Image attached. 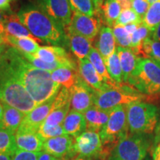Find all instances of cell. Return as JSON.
Returning a JSON list of instances; mask_svg holds the SVG:
<instances>
[{
  "label": "cell",
  "instance_id": "36",
  "mask_svg": "<svg viewBox=\"0 0 160 160\" xmlns=\"http://www.w3.org/2000/svg\"><path fill=\"white\" fill-rule=\"evenodd\" d=\"M142 23V19L138 16L136 12L131 8L122 10L119 18L116 22L115 25L125 26L128 24H139Z\"/></svg>",
  "mask_w": 160,
  "mask_h": 160
},
{
  "label": "cell",
  "instance_id": "40",
  "mask_svg": "<svg viewBox=\"0 0 160 160\" xmlns=\"http://www.w3.org/2000/svg\"><path fill=\"white\" fill-rule=\"evenodd\" d=\"M151 4L148 0H132L131 7L132 9L142 19H143L145 15L148 11Z\"/></svg>",
  "mask_w": 160,
  "mask_h": 160
},
{
  "label": "cell",
  "instance_id": "58",
  "mask_svg": "<svg viewBox=\"0 0 160 160\" xmlns=\"http://www.w3.org/2000/svg\"><path fill=\"white\" fill-rule=\"evenodd\" d=\"M55 160H60V159H55Z\"/></svg>",
  "mask_w": 160,
  "mask_h": 160
},
{
  "label": "cell",
  "instance_id": "44",
  "mask_svg": "<svg viewBox=\"0 0 160 160\" xmlns=\"http://www.w3.org/2000/svg\"><path fill=\"white\" fill-rule=\"evenodd\" d=\"M5 15H4L0 11V35L4 36L5 33Z\"/></svg>",
  "mask_w": 160,
  "mask_h": 160
},
{
  "label": "cell",
  "instance_id": "54",
  "mask_svg": "<svg viewBox=\"0 0 160 160\" xmlns=\"http://www.w3.org/2000/svg\"><path fill=\"white\" fill-rule=\"evenodd\" d=\"M148 2L151 4V5H152V4L156 2L159 1V0H148Z\"/></svg>",
  "mask_w": 160,
  "mask_h": 160
},
{
  "label": "cell",
  "instance_id": "10",
  "mask_svg": "<svg viewBox=\"0 0 160 160\" xmlns=\"http://www.w3.org/2000/svg\"><path fill=\"white\" fill-rule=\"evenodd\" d=\"M102 22L98 16L88 17L78 12H72L71 23L68 28L93 41L102 27Z\"/></svg>",
  "mask_w": 160,
  "mask_h": 160
},
{
  "label": "cell",
  "instance_id": "9",
  "mask_svg": "<svg viewBox=\"0 0 160 160\" xmlns=\"http://www.w3.org/2000/svg\"><path fill=\"white\" fill-rule=\"evenodd\" d=\"M102 152V143L99 133L85 131L76 138L73 147L65 160H73L79 158L99 159Z\"/></svg>",
  "mask_w": 160,
  "mask_h": 160
},
{
  "label": "cell",
  "instance_id": "43",
  "mask_svg": "<svg viewBox=\"0 0 160 160\" xmlns=\"http://www.w3.org/2000/svg\"><path fill=\"white\" fill-rule=\"evenodd\" d=\"M153 143H154V146L158 143H160V119L158 122L155 129V138L153 139Z\"/></svg>",
  "mask_w": 160,
  "mask_h": 160
},
{
  "label": "cell",
  "instance_id": "14",
  "mask_svg": "<svg viewBox=\"0 0 160 160\" xmlns=\"http://www.w3.org/2000/svg\"><path fill=\"white\" fill-rule=\"evenodd\" d=\"M34 55L48 63L59 62L64 67L77 68L74 61L69 57L67 51L59 46H40Z\"/></svg>",
  "mask_w": 160,
  "mask_h": 160
},
{
  "label": "cell",
  "instance_id": "49",
  "mask_svg": "<svg viewBox=\"0 0 160 160\" xmlns=\"http://www.w3.org/2000/svg\"><path fill=\"white\" fill-rule=\"evenodd\" d=\"M92 1H93V4H94L95 9H96V13H97V12L99 11L100 8H101L102 5V4L105 0H92Z\"/></svg>",
  "mask_w": 160,
  "mask_h": 160
},
{
  "label": "cell",
  "instance_id": "2",
  "mask_svg": "<svg viewBox=\"0 0 160 160\" xmlns=\"http://www.w3.org/2000/svg\"><path fill=\"white\" fill-rule=\"evenodd\" d=\"M17 15L27 29L41 41L54 45H63L67 42L63 28L39 6H23Z\"/></svg>",
  "mask_w": 160,
  "mask_h": 160
},
{
  "label": "cell",
  "instance_id": "47",
  "mask_svg": "<svg viewBox=\"0 0 160 160\" xmlns=\"http://www.w3.org/2000/svg\"><path fill=\"white\" fill-rule=\"evenodd\" d=\"M151 37L153 40L160 42V23L159 25L157 26V29H156L153 32H152Z\"/></svg>",
  "mask_w": 160,
  "mask_h": 160
},
{
  "label": "cell",
  "instance_id": "17",
  "mask_svg": "<svg viewBox=\"0 0 160 160\" xmlns=\"http://www.w3.org/2000/svg\"><path fill=\"white\" fill-rule=\"evenodd\" d=\"M78 72L80 77L95 91H100L107 85L88 59H78Z\"/></svg>",
  "mask_w": 160,
  "mask_h": 160
},
{
  "label": "cell",
  "instance_id": "28",
  "mask_svg": "<svg viewBox=\"0 0 160 160\" xmlns=\"http://www.w3.org/2000/svg\"><path fill=\"white\" fill-rule=\"evenodd\" d=\"M87 59L91 62L92 65H93V67L95 68V69L97 70L98 73L101 76V77L102 78L103 82L105 84L108 85H119V84L116 83L113 79H111V77H110L108 72L107 68L105 64V61H104L102 57L99 53V52L97 51V48L92 47L90 51L88 56Z\"/></svg>",
  "mask_w": 160,
  "mask_h": 160
},
{
  "label": "cell",
  "instance_id": "15",
  "mask_svg": "<svg viewBox=\"0 0 160 160\" xmlns=\"http://www.w3.org/2000/svg\"><path fill=\"white\" fill-rule=\"evenodd\" d=\"M74 143L73 137L69 135L46 139L44 142L42 151L51 155L56 159L65 160Z\"/></svg>",
  "mask_w": 160,
  "mask_h": 160
},
{
  "label": "cell",
  "instance_id": "1",
  "mask_svg": "<svg viewBox=\"0 0 160 160\" xmlns=\"http://www.w3.org/2000/svg\"><path fill=\"white\" fill-rule=\"evenodd\" d=\"M3 57L37 106L57 97L61 85L53 81L51 72L35 68L13 47L7 48Z\"/></svg>",
  "mask_w": 160,
  "mask_h": 160
},
{
  "label": "cell",
  "instance_id": "18",
  "mask_svg": "<svg viewBox=\"0 0 160 160\" xmlns=\"http://www.w3.org/2000/svg\"><path fill=\"white\" fill-rule=\"evenodd\" d=\"M66 40L68 42L70 49L78 59L88 57L92 48V40L78 34L69 28L65 29Z\"/></svg>",
  "mask_w": 160,
  "mask_h": 160
},
{
  "label": "cell",
  "instance_id": "55",
  "mask_svg": "<svg viewBox=\"0 0 160 160\" xmlns=\"http://www.w3.org/2000/svg\"><path fill=\"white\" fill-rule=\"evenodd\" d=\"M116 1L119 2H126V1H132V0H116Z\"/></svg>",
  "mask_w": 160,
  "mask_h": 160
},
{
  "label": "cell",
  "instance_id": "5",
  "mask_svg": "<svg viewBox=\"0 0 160 160\" xmlns=\"http://www.w3.org/2000/svg\"><path fill=\"white\" fill-rule=\"evenodd\" d=\"M130 133L151 134L156 129L159 117L157 106L145 102H134L125 105Z\"/></svg>",
  "mask_w": 160,
  "mask_h": 160
},
{
  "label": "cell",
  "instance_id": "4",
  "mask_svg": "<svg viewBox=\"0 0 160 160\" xmlns=\"http://www.w3.org/2000/svg\"><path fill=\"white\" fill-rule=\"evenodd\" d=\"M148 97L127 83L113 86L106 85L102 90L95 91L93 105L110 111L118 106L128 105L134 102H143Z\"/></svg>",
  "mask_w": 160,
  "mask_h": 160
},
{
  "label": "cell",
  "instance_id": "3",
  "mask_svg": "<svg viewBox=\"0 0 160 160\" xmlns=\"http://www.w3.org/2000/svg\"><path fill=\"white\" fill-rule=\"evenodd\" d=\"M0 101L25 114L37 106L3 56L0 59Z\"/></svg>",
  "mask_w": 160,
  "mask_h": 160
},
{
  "label": "cell",
  "instance_id": "51",
  "mask_svg": "<svg viewBox=\"0 0 160 160\" xmlns=\"http://www.w3.org/2000/svg\"><path fill=\"white\" fill-rule=\"evenodd\" d=\"M13 156L6 154V153H1L0 154V160H12Z\"/></svg>",
  "mask_w": 160,
  "mask_h": 160
},
{
  "label": "cell",
  "instance_id": "32",
  "mask_svg": "<svg viewBox=\"0 0 160 160\" xmlns=\"http://www.w3.org/2000/svg\"><path fill=\"white\" fill-rule=\"evenodd\" d=\"M142 57L154 60L160 64V42L153 40L151 37L147 38L142 45Z\"/></svg>",
  "mask_w": 160,
  "mask_h": 160
},
{
  "label": "cell",
  "instance_id": "39",
  "mask_svg": "<svg viewBox=\"0 0 160 160\" xmlns=\"http://www.w3.org/2000/svg\"><path fill=\"white\" fill-rule=\"evenodd\" d=\"M38 133L45 139H51L60 136L67 135L65 130L63 128L62 125H59L57 126H48L45 124H42L38 130Z\"/></svg>",
  "mask_w": 160,
  "mask_h": 160
},
{
  "label": "cell",
  "instance_id": "27",
  "mask_svg": "<svg viewBox=\"0 0 160 160\" xmlns=\"http://www.w3.org/2000/svg\"><path fill=\"white\" fill-rule=\"evenodd\" d=\"M53 82L70 89L75 85L79 77L78 69L69 67H61L51 72Z\"/></svg>",
  "mask_w": 160,
  "mask_h": 160
},
{
  "label": "cell",
  "instance_id": "8",
  "mask_svg": "<svg viewBox=\"0 0 160 160\" xmlns=\"http://www.w3.org/2000/svg\"><path fill=\"white\" fill-rule=\"evenodd\" d=\"M151 146L145 134L128 133L115 146L108 160H144Z\"/></svg>",
  "mask_w": 160,
  "mask_h": 160
},
{
  "label": "cell",
  "instance_id": "26",
  "mask_svg": "<svg viewBox=\"0 0 160 160\" xmlns=\"http://www.w3.org/2000/svg\"><path fill=\"white\" fill-rule=\"evenodd\" d=\"M3 39L4 42L6 45L14 48L22 53L34 54L40 48L37 40L31 39V38H20L10 35H4Z\"/></svg>",
  "mask_w": 160,
  "mask_h": 160
},
{
  "label": "cell",
  "instance_id": "24",
  "mask_svg": "<svg viewBox=\"0 0 160 160\" xmlns=\"http://www.w3.org/2000/svg\"><path fill=\"white\" fill-rule=\"evenodd\" d=\"M122 12V7L116 0H105L101 8L96 13L105 26L113 28Z\"/></svg>",
  "mask_w": 160,
  "mask_h": 160
},
{
  "label": "cell",
  "instance_id": "38",
  "mask_svg": "<svg viewBox=\"0 0 160 160\" xmlns=\"http://www.w3.org/2000/svg\"><path fill=\"white\" fill-rule=\"evenodd\" d=\"M113 33L114 35L116 43L119 47L130 48L131 45V35L128 33L125 26L114 25L113 28Z\"/></svg>",
  "mask_w": 160,
  "mask_h": 160
},
{
  "label": "cell",
  "instance_id": "56",
  "mask_svg": "<svg viewBox=\"0 0 160 160\" xmlns=\"http://www.w3.org/2000/svg\"><path fill=\"white\" fill-rule=\"evenodd\" d=\"M76 160H92V159H85V158H79V159H77Z\"/></svg>",
  "mask_w": 160,
  "mask_h": 160
},
{
  "label": "cell",
  "instance_id": "34",
  "mask_svg": "<svg viewBox=\"0 0 160 160\" xmlns=\"http://www.w3.org/2000/svg\"><path fill=\"white\" fill-rule=\"evenodd\" d=\"M72 12L75 11L82 14L94 17L96 9L92 0H68Z\"/></svg>",
  "mask_w": 160,
  "mask_h": 160
},
{
  "label": "cell",
  "instance_id": "21",
  "mask_svg": "<svg viewBox=\"0 0 160 160\" xmlns=\"http://www.w3.org/2000/svg\"><path fill=\"white\" fill-rule=\"evenodd\" d=\"M3 117L0 123V129L15 135L26 114L5 103H3Z\"/></svg>",
  "mask_w": 160,
  "mask_h": 160
},
{
  "label": "cell",
  "instance_id": "6",
  "mask_svg": "<svg viewBox=\"0 0 160 160\" xmlns=\"http://www.w3.org/2000/svg\"><path fill=\"white\" fill-rule=\"evenodd\" d=\"M129 133L125 105L111 110L108 121L99 132L102 143L100 160H108L112 151L119 141Z\"/></svg>",
  "mask_w": 160,
  "mask_h": 160
},
{
  "label": "cell",
  "instance_id": "12",
  "mask_svg": "<svg viewBox=\"0 0 160 160\" xmlns=\"http://www.w3.org/2000/svg\"><path fill=\"white\" fill-rule=\"evenodd\" d=\"M69 90L71 94V110L84 113L93 105L95 91L80 76L75 85Z\"/></svg>",
  "mask_w": 160,
  "mask_h": 160
},
{
  "label": "cell",
  "instance_id": "35",
  "mask_svg": "<svg viewBox=\"0 0 160 160\" xmlns=\"http://www.w3.org/2000/svg\"><path fill=\"white\" fill-rule=\"evenodd\" d=\"M71 105L60 108L57 109H52L51 113L46 118L44 124L48 126H57L62 125L64 120L70 111Z\"/></svg>",
  "mask_w": 160,
  "mask_h": 160
},
{
  "label": "cell",
  "instance_id": "57",
  "mask_svg": "<svg viewBox=\"0 0 160 160\" xmlns=\"http://www.w3.org/2000/svg\"><path fill=\"white\" fill-rule=\"evenodd\" d=\"M144 160H149V159H144Z\"/></svg>",
  "mask_w": 160,
  "mask_h": 160
},
{
  "label": "cell",
  "instance_id": "22",
  "mask_svg": "<svg viewBox=\"0 0 160 160\" xmlns=\"http://www.w3.org/2000/svg\"><path fill=\"white\" fill-rule=\"evenodd\" d=\"M117 51L122 71L123 83H127L130 77L137 68V64L142 57L136 55L131 48H125L118 46Z\"/></svg>",
  "mask_w": 160,
  "mask_h": 160
},
{
  "label": "cell",
  "instance_id": "53",
  "mask_svg": "<svg viewBox=\"0 0 160 160\" xmlns=\"http://www.w3.org/2000/svg\"><path fill=\"white\" fill-rule=\"evenodd\" d=\"M2 44H5V42H4V39H3V36L0 35V45H2Z\"/></svg>",
  "mask_w": 160,
  "mask_h": 160
},
{
  "label": "cell",
  "instance_id": "41",
  "mask_svg": "<svg viewBox=\"0 0 160 160\" xmlns=\"http://www.w3.org/2000/svg\"><path fill=\"white\" fill-rule=\"evenodd\" d=\"M41 152L32 153L17 150L12 157V160H37L41 154Z\"/></svg>",
  "mask_w": 160,
  "mask_h": 160
},
{
  "label": "cell",
  "instance_id": "20",
  "mask_svg": "<svg viewBox=\"0 0 160 160\" xmlns=\"http://www.w3.org/2000/svg\"><path fill=\"white\" fill-rule=\"evenodd\" d=\"M111 111H104L93 105L83 113L86 122V131L99 133L108 121Z\"/></svg>",
  "mask_w": 160,
  "mask_h": 160
},
{
  "label": "cell",
  "instance_id": "50",
  "mask_svg": "<svg viewBox=\"0 0 160 160\" xmlns=\"http://www.w3.org/2000/svg\"><path fill=\"white\" fill-rule=\"evenodd\" d=\"M8 46V45H7L6 44H2V45H0V59H2V57L4 53H5V51L7 50Z\"/></svg>",
  "mask_w": 160,
  "mask_h": 160
},
{
  "label": "cell",
  "instance_id": "48",
  "mask_svg": "<svg viewBox=\"0 0 160 160\" xmlns=\"http://www.w3.org/2000/svg\"><path fill=\"white\" fill-rule=\"evenodd\" d=\"M55 159L56 158L52 157L51 155H50L44 151H42L41 154H40L39 157L38 158L37 160H55Z\"/></svg>",
  "mask_w": 160,
  "mask_h": 160
},
{
  "label": "cell",
  "instance_id": "16",
  "mask_svg": "<svg viewBox=\"0 0 160 160\" xmlns=\"http://www.w3.org/2000/svg\"><path fill=\"white\" fill-rule=\"evenodd\" d=\"M14 137L17 150L32 153L42 151L45 139L38 132L17 131Z\"/></svg>",
  "mask_w": 160,
  "mask_h": 160
},
{
  "label": "cell",
  "instance_id": "46",
  "mask_svg": "<svg viewBox=\"0 0 160 160\" xmlns=\"http://www.w3.org/2000/svg\"><path fill=\"white\" fill-rule=\"evenodd\" d=\"M153 160H160V143L154 146L153 150Z\"/></svg>",
  "mask_w": 160,
  "mask_h": 160
},
{
  "label": "cell",
  "instance_id": "11",
  "mask_svg": "<svg viewBox=\"0 0 160 160\" xmlns=\"http://www.w3.org/2000/svg\"><path fill=\"white\" fill-rule=\"evenodd\" d=\"M39 7L65 30L71 23L72 10L68 0H37Z\"/></svg>",
  "mask_w": 160,
  "mask_h": 160
},
{
  "label": "cell",
  "instance_id": "13",
  "mask_svg": "<svg viewBox=\"0 0 160 160\" xmlns=\"http://www.w3.org/2000/svg\"><path fill=\"white\" fill-rule=\"evenodd\" d=\"M55 98L56 97L37 106L34 109L27 113L17 131L37 132L40 126L42 125L51 113Z\"/></svg>",
  "mask_w": 160,
  "mask_h": 160
},
{
  "label": "cell",
  "instance_id": "37",
  "mask_svg": "<svg viewBox=\"0 0 160 160\" xmlns=\"http://www.w3.org/2000/svg\"><path fill=\"white\" fill-rule=\"evenodd\" d=\"M22 53V52H21ZM25 59H28V61L32 65L34 66L38 69L44 70V71H47L52 72L54 71L57 68H59L64 67V66L59 62H54V63H48L46 62L42 61V59H39V58L36 57L34 54H31V53H22Z\"/></svg>",
  "mask_w": 160,
  "mask_h": 160
},
{
  "label": "cell",
  "instance_id": "23",
  "mask_svg": "<svg viewBox=\"0 0 160 160\" xmlns=\"http://www.w3.org/2000/svg\"><path fill=\"white\" fill-rule=\"evenodd\" d=\"M66 134L77 138L86 131V122L83 113L71 110L62 123Z\"/></svg>",
  "mask_w": 160,
  "mask_h": 160
},
{
  "label": "cell",
  "instance_id": "45",
  "mask_svg": "<svg viewBox=\"0 0 160 160\" xmlns=\"http://www.w3.org/2000/svg\"><path fill=\"white\" fill-rule=\"evenodd\" d=\"M139 25H140L139 24H128V25L125 26V28L130 35H132Z\"/></svg>",
  "mask_w": 160,
  "mask_h": 160
},
{
  "label": "cell",
  "instance_id": "30",
  "mask_svg": "<svg viewBox=\"0 0 160 160\" xmlns=\"http://www.w3.org/2000/svg\"><path fill=\"white\" fill-rule=\"evenodd\" d=\"M105 64L111 79L117 84L123 83L122 71L117 50L111 57L105 60Z\"/></svg>",
  "mask_w": 160,
  "mask_h": 160
},
{
  "label": "cell",
  "instance_id": "42",
  "mask_svg": "<svg viewBox=\"0 0 160 160\" xmlns=\"http://www.w3.org/2000/svg\"><path fill=\"white\" fill-rule=\"evenodd\" d=\"M11 1L14 0H0V11H9L11 9Z\"/></svg>",
  "mask_w": 160,
  "mask_h": 160
},
{
  "label": "cell",
  "instance_id": "33",
  "mask_svg": "<svg viewBox=\"0 0 160 160\" xmlns=\"http://www.w3.org/2000/svg\"><path fill=\"white\" fill-rule=\"evenodd\" d=\"M17 151L14 135L5 130L0 129V154L6 153L13 156Z\"/></svg>",
  "mask_w": 160,
  "mask_h": 160
},
{
  "label": "cell",
  "instance_id": "29",
  "mask_svg": "<svg viewBox=\"0 0 160 160\" xmlns=\"http://www.w3.org/2000/svg\"><path fill=\"white\" fill-rule=\"evenodd\" d=\"M152 32L150 31L142 23L140 25L134 33L131 35V45L130 48L138 57H142V45L147 38L151 37Z\"/></svg>",
  "mask_w": 160,
  "mask_h": 160
},
{
  "label": "cell",
  "instance_id": "7",
  "mask_svg": "<svg viewBox=\"0 0 160 160\" xmlns=\"http://www.w3.org/2000/svg\"><path fill=\"white\" fill-rule=\"evenodd\" d=\"M127 84L146 96L160 94V64L141 58Z\"/></svg>",
  "mask_w": 160,
  "mask_h": 160
},
{
  "label": "cell",
  "instance_id": "52",
  "mask_svg": "<svg viewBox=\"0 0 160 160\" xmlns=\"http://www.w3.org/2000/svg\"><path fill=\"white\" fill-rule=\"evenodd\" d=\"M3 103L0 101V123H1L2 120V117H3Z\"/></svg>",
  "mask_w": 160,
  "mask_h": 160
},
{
  "label": "cell",
  "instance_id": "25",
  "mask_svg": "<svg viewBox=\"0 0 160 160\" xmlns=\"http://www.w3.org/2000/svg\"><path fill=\"white\" fill-rule=\"evenodd\" d=\"M5 35L13 36L16 37H27L42 42L41 40L35 37L26 27L20 21L19 17L17 14L5 15Z\"/></svg>",
  "mask_w": 160,
  "mask_h": 160
},
{
  "label": "cell",
  "instance_id": "31",
  "mask_svg": "<svg viewBox=\"0 0 160 160\" xmlns=\"http://www.w3.org/2000/svg\"><path fill=\"white\" fill-rule=\"evenodd\" d=\"M160 23V0L150 6L145 17L142 19V24L149 30L153 32Z\"/></svg>",
  "mask_w": 160,
  "mask_h": 160
},
{
  "label": "cell",
  "instance_id": "19",
  "mask_svg": "<svg viewBox=\"0 0 160 160\" xmlns=\"http://www.w3.org/2000/svg\"><path fill=\"white\" fill-rule=\"evenodd\" d=\"M95 48L99 52L104 61L116 51V40L111 28L105 25L101 28L95 44Z\"/></svg>",
  "mask_w": 160,
  "mask_h": 160
}]
</instances>
